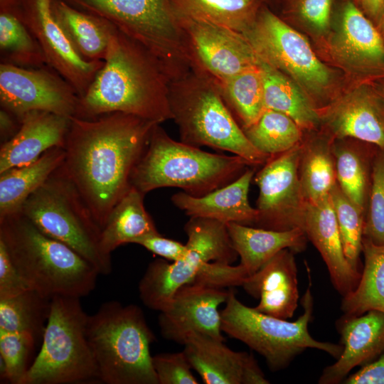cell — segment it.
<instances>
[{
    "label": "cell",
    "instance_id": "obj_1",
    "mask_svg": "<svg viewBox=\"0 0 384 384\" xmlns=\"http://www.w3.org/2000/svg\"><path fill=\"white\" fill-rule=\"evenodd\" d=\"M156 124L123 112L92 119L70 117L60 168L101 230L131 188L132 171Z\"/></svg>",
    "mask_w": 384,
    "mask_h": 384
},
{
    "label": "cell",
    "instance_id": "obj_2",
    "mask_svg": "<svg viewBox=\"0 0 384 384\" xmlns=\"http://www.w3.org/2000/svg\"><path fill=\"white\" fill-rule=\"evenodd\" d=\"M169 82L156 58L117 28L103 65L79 98L74 117L92 119L123 112L161 124L173 118Z\"/></svg>",
    "mask_w": 384,
    "mask_h": 384
},
{
    "label": "cell",
    "instance_id": "obj_3",
    "mask_svg": "<svg viewBox=\"0 0 384 384\" xmlns=\"http://www.w3.org/2000/svg\"><path fill=\"white\" fill-rule=\"evenodd\" d=\"M0 240L28 286L43 295L80 298L95 289L97 270L21 212L0 218Z\"/></svg>",
    "mask_w": 384,
    "mask_h": 384
},
{
    "label": "cell",
    "instance_id": "obj_4",
    "mask_svg": "<svg viewBox=\"0 0 384 384\" xmlns=\"http://www.w3.org/2000/svg\"><path fill=\"white\" fill-rule=\"evenodd\" d=\"M250 164L242 157L209 153L170 137L156 124L135 166L131 185L143 194L164 187L201 197L236 180Z\"/></svg>",
    "mask_w": 384,
    "mask_h": 384
},
{
    "label": "cell",
    "instance_id": "obj_5",
    "mask_svg": "<svg viewBox=\"0 0 384 384\" xmlns=\"http://www.w3.org/2000/svg\"><path fill=\"white\" fill-rule=\"evenodd\" d=\"M172 119L181 142L231 152L250 166L263 165L270 156L249 141L225 103L216 80L198 67L169 82Z\"/></svg>",
    "mask_w": 384,
    "mask_h": 384
},
{
    "label": "cell",
    "instance_id": "obj_6",
    "mask_svg": "<svg viewBox=\"0 0 384 384\" xmlns=\"http://www.w3.org/2000/svg\"><path fill=\"white\" fill-rule=\"evenodd\" d=\"M86 334L100 381L159 384L149 350L155 336L140 307L105 302L88 316Z\"/></svg>",
    "mask_w": 384,
    "mask_h": 384
},
{
    "label": "cell",
    "instance_id": "obj_7",
    "mask_svg": "<svg viewBox=\"0 0 384 384\" xmlns=\"http://www.w3.org/2000/svg\"><path fill=\"white\" fill-rule=\"evenodd\" d=\"M101 16L158 60L170 81L187 73L194 61L171 0H63Z\"/></svg>",
    "mask_w": 384,
    "mask_h": 384
},
{
    "label": "cell",
    "instance_id": "obj_8",
    "mask_svg": "<svg viewBox=\"0 0 384 384\" xmlns=\"http://www.w3.org/2000/svg\"><path fill=\"white\" fill-rule=\"evenodd\" d=\"M310 273L307 268L309 285L302 299L304 312L296 321H289L249 307L230 289L225 306L220 311L223 332L262 355L271 370L286 368L306 348L321 350L338 358L341 345L317 341L309 332L314 310Z\"/></svg>",
    "mask_w": 384,
    "mask_h": 384
},
{
    "label": "cell",
    "instance_id": "obj_9",
    "mask_svg": "<svg viewBox=\"0 0 384 384\" xmlns=\"http://www.w3.org/2000/svg\"><path fill=\"white\" fill-rule=\"evenodd\" d=\"M41 231L68 245L100 274L112 272L100 246L101 228L60 166L24 202L21 211Z\"/></svg>",
    "mask_w": 384,
    "mask_h": 384
},
{
    "label": "cell",
    "instance_id": "obj_10",
    "mask_svg": "<svg viewBox=\"0 0 384 384\" xmlns=\"http://www.w3.org/2000/svg\"><path fill=\"white\" fill-rule=\"evenodd\" d=\"M88 316L80 298H51L41 350L21 384H68L99 380L87 338Z\"/></svg>",
    "mask_w": 384,
    "mask_h": 384
},
{
    "label": "cell",
    "instance_id": "obj_11",
    "mask_svg": "<svg viewBox=\"0 0 384 384\" xmlns=\"http://www.w3.org/2000/svg\"><path fill=\"white\" fill-rule=\"evenodd\" d=\"M184 230L188 236L186 255L172 263L152 261L139 283V297L149 309H164L181 287L194 282L206 263L232 264L238 257L223 223L191 217Z\"/></svg>",
    "mask_w": 384,
    "mask_h": 384
},
{
    "label": "cell",
    "instance_id": "obj_12",
    "mask_svg": "<svg viewBox=\"0 0 384 384\" xmlns=\"http://www.w3.org/2000/svg\"><path fill=\"white\" fill-rule=\"evenodd\" d=\"M257 57L279 70L309 96H326L332 72L315 55L307 40L265 5L243 34Z\"/></svg>",
    "mask_w": 384,
    "mask_h": 384
},
{
    "label": "cell",
    "instance_id": "obj_13",
    "mask_svg": "<svg viewBox=\"0 0 384 384\" xmlns=\"http://www.w3.org/2000/svg\"><path fill=\"white\" fill-rule=\"evenodd\" d=\"M302 142L271 156L253 177L259 188L255 223L259 228L279 231L303 229L306 201L299 173Z\"/></svg>",
    "mask_w": 384,
    "mask_h": 384
},
{
    "label": "cell",
    "instance_id": "obj_14",
    "mask_svg": "<svg viewBox=\"0 0 384 384\" xmlns=\"http://www.w3.org/2000/svg\"><path fill=\"white\" fill-rule=\"evenodd\" d=\"M79 95L74 87L47 65L24 68L0 64L1 108L20 122L31 111L75 116Z\"/></svg>",
    "mask_w": 384,
    "mask_h": 384
},
{
    "label": "cell",
    "instance_id": "obj_15",
    "mask_svg": "<svg viewBox=\"0 0 384 384\" xmlns=\"http://www.w3.org/2000/svg\"><path fill=\"white\" fill-rule=\"evenodd\" d=\"M52 0H20L21 16L38 41L46 65L67 80L82 96L104 60H89L75 49L55 18Z\"/></svg>",
    "mask_w": 384,
    "mask_h": 384
},
{
    "label": "cell",
    "instance_id": "obj_16",
    "mask_svg": "<svg viewBox=\"0 0 384 384\" xmlns=\"http://www.w3.org/2000/svg\"><path fill=\"white\" fill-rule=\"evenodd\" d=\"M198 67L215 80L258 66L259 58L245 37L203 20L176 16Z\"/></svg>",
    "mask_w": 384,
    "mask_h": 384
},
{
    "label": "cell",
    "instance_id": "obj_17",
    "mask_svg": "<svg viewBox=\"0 0 384 384\" xmlns=\"http://www.w3.org/2000/svg\"><path fill=\"white\" fill-rule=\"evenodd\" d=\"M229 291L200 283L181 287L169 305L160 311L159 325L166 339L183 344L192 333L224 342L218 306L225 303Z\"/></svg>",
    "mask_w": 384,
    "mask_h": 384
},
{
    "label": "cell",
    "instance_id": "obj_18",
    "mask_svg": "<svg viewBox=\"0 0 384 384\" xmlns=\"http://www.w3.org/2000/svg\"><path fill=\"white\" fill-rule=\"evenodd\" d=\"M334 140L353 139L384 150V111L371 84H364L319 112Z\"/></svg>",
    "mask_w": 384,
    "mask_h": 384
},
{
    "label": "cell",
    "instance_id": "obj_19",
    "mask_svg": "<svg viewBox=\"0 0 384 384\" xmlns=\"http://www.w3.org/2000/svg\"><path fill=\"white\" fill-rule=\"evenodd\" d=\"M183 352L206 384H267L252 355L198 333L184 340Z\"/></svg>",
    "mask_w": 384,
    "mask_h": 384
},
{
    "label": "cell",
    "instance_id": "obj_20",
    "mask_svg": "<svg viewBox=\"0 0 384 384\" xmlns=\"http://www.w3.org/2000/svg\"><path fill=\"white\" fill-rule=\"evenodd\" d=\"M336 59L369 79L384 80V41L375 25L351 2L343 7L333 37Z\"/></svg>",
    "mask_w": 384,
    "mask_h": 384
},
{
    "label": "cell",
    "instance_id": "obj_21",
    "mask_svg": "<svg viewBox=\"0 0 384 384\" xmlns=\"http://www.w3.org/2000/svg\"><path fill=\"white\" fill-rule=\"evenodd\" d=\"M303 230L323 258L336 289L345 297L353 291L361 272L347 260L330 196L306 203Z\"/></svg>",
    "mask_w": 384,
    "mask_h": 384
},
{
    "label": "cell",
    "instance_id": "obj_22",
    "mask_svg": "<svg viewBox=\"0 0 384 384\" xmlns=\"http://www.w3.org/2000/svg\"><path fill=\"white\" fill-rule=\"evenodd\" d=\"M250 296L260 299L257 311L277 318H292L298 306L297 269L294 252L284 249L273 256L242 285Z\"/></svg>",
    "mask_w": 384,
    "mask_h": 384
},
{
    "label": "cell",
    "instance_id": "obj_23",
    "mask_svg": "<svg viewBox=\"0 0 384 384\" xmlns=\"http://www.w3.org/2000/svg\"><path fill=\"white\" fill-rule=\"evenodd\" d=\"M343 351L336 361L325 368L320 384L344 380L355 367L363 366L384 352V313L368 311L357 316H344L339 324Z\"/></svg>",
    "mask_w": 384,
    "mask_h": 384
},
{
    "label": "cell",
    "instance_id": "obj_24",
    "mask_svg": "<svg viewBox=\"0 0 384 384\" xmlns=\"http://www.w3.org/2000/svg\"><path fill=\"white\" fill-rule=\"evenodd\" d=\"M70 117L46 111H31L21 121L18 132L0 149V174L29 164L47 150L64 147Z\"/></svg>",
    "mask_w": 384,
    "mask_h": 384
},
{
    "label": "cell",
    "instance_id": "obj_25",
    "mask_svg": "<svg viewBox=\"0 0 384 384\" xmlns=\"http://www.w3.org/2000/svg\"><path fill=\"white\" fill-rule=\"evenodd\" d=\"M254 176V169L247 168L234 181L208 194L195 197L182 191L174 194L171 201L190 218H209L225 224H255L258 211L248 201Z\"/></svg>",
    "mask_w": 384,
    "mask_h": 384
},
{
    "label": "cell",
    "instance_id": "obj_26",
    "mask_svg": "<svg viewBox=\"0 0 384 384\" xmlns=\"http://www.w3.org/2000/svg\"><path fill=\"white\" fill-rule=\"evenodd\" d=\"M226 225L233 246L240 258L239 265L248 276L284 249L303 250L308 239L300 228L279 231L235 223Z\"/></svg>",
    "mask_w": 384,
    "mask_h": 384
},
{
    "label": "cell",
    "instance_id": "obj_27",
    "mask_svg": "<svg viewBox=\"0 0 384 384\" xmlns=\"http://www.w3.org/2000/svg\"><path fill=\"white\" fill-rule=\"evenodd\" d=\"M53 14L79 53L89 60H104L117 28L108 20L75 8L63 0H52Z\"/></svg>",
    "mask_w": 384,
    "mask_h": 384
},
{
    "label": "cell",
    "instance_id": "obj_28",
    "mask_svg": "<svg viewBox=\"0 0 384 384\" xmlns=\"http://www.w3.org/2000/svg\"><path fill=\"white\" fill-rule=\"evenodd\" d=\"M258 65L266 110L287 115L302 130L316 129L321 123V115L309 95L293 80L260 58Z\"/></svg>",
    "mask_w": 384,
    "mask_h": 384
},
{
    "label": "cell",
    "instance_id": "obj_29",
    "mask_svg": "<svg viewBox=\"0 0 384 384\" xmlns=\"http://www.w3.org/2000/svg\"><path fill=\"white\" fill-rule=\"evenodd\" d=\"M65 149L47 150L29 164L0 174V218L20 212L26 200L63 164Z\"/></svg>",
    "mask_w": 384,
    "mask_h": 384
},
{
    "label": "cell",
    "instance_id": "obj_30",
    "mask_svg": "<svg viewBox=\"0 0 384 384\" xmlns=\"http://www.w3.org/2000/svg\"><path fill=\"white\" fill-rule=\"evenodd\" d=\"M144 194L131 186L116 204L101 230L100 246L103 252H111L120 245L136 244L140 239L159 233L144 206Z\"/></svg>",
    "mask_w": 384,
    "mask_h": 384
},
{
    "label": "cell",
    "instance_id": "obj_31",
    "mask_svg": "<svg viewBox=\"0 0 384 384\" xmlns=\"http://www.w3.org/2000/svg\"><path fill=\"white\" fill-rule=\"evenodd\" d=\"M1 63L24 68L46 65L42 50L21 16L20 0H0Z\"/></svg>",
    "mask_w": 384,
    "mask_h": 384
},
{
    "label": "cell",
    "instance_id": "obj_32",
    "mask_svg": "<svg viewBox=\"0 0 384 384\" xmlns=\"http://www.w3.org/2000/svg\"><path fill=\"white\" fill-rule=\"evenodd\" d=\"M334 142L329 134L302 139L299 173L306 203L329 195L336 183Z\"/></svg>",
    "mask_w": 384,
    "mask_h": 384
},
{
    "label": "cell",
    "instance_id": "obj_33",
    "mask_svg": "<svg viewBox=\"0 0 384 384\" xmlns=\"http://www.w3.org/2000/svg\"><path fill=\"white\" fill-rule=\"evenodd\" d=\"M176 16L208 21L241 34L254 24L264 0H171Z\"/></svg>",
    "mask_w": 384,
    "mask_h": 384
},
{
    "label": "cell",
    "instance_id": "obj_34",
    "mask_svg": "<svg viewBox=\"0 0 384 384\" xmlns=\"http://www.w3.org/2000/svg\"><path fill=\"white\" fill-rule=\"evenodd\" d=\"M364 267L356 289L343 297L344 316H357L370 311L384 313V245L363 238Z\"/></svg>",
    "mask_w": 384,
    "mask_h": 384
},
{
    "label": "cell",
    "instance_id": "obj_35",
    "mask_svg": "<svg viewBox=\"0 0 384 384\" xmlns=\"http://www.w3.org/2000/svg\"><path fill=\"white\" fill-rule=\"evenodd\" d=\"M375 152L371 155L370 151L351 142H334L336 182L343 193L364 213L370 184L373 159L370 158Z\"/></svg>",
    "mask_w": 384,
    "mask_h": 384
},
{
    "label": "cell",
    "instance_id": "obj_36",
    "mask_svg": "<svg viewBox=\"0 0 384 384\" xmlns=\"http://www.w3.org/2000/svg\"><path fill=\"white\" fill-rule=\"evenodd\" d=\"M216 82L225 103L242 129L255 123L266 110L259 65Z\"/></svg>",
    "mask_w": 384,
    "mask_h": 384
},
{
    "label": "cell",
    "instance_id": "obj_37",
    "mask_svg": "<svg viewBox=\"0 0 384 384\" xmlns=\"http://www.w3.org/2000/svg\"><path fill=\"white\" fill-rule=\"evenodd\" d=\"M50 301L33 289L0 299V330L29 333L38 339L43 336Z\"/></svg>",
    "mask_w": 384,
    "mask_h": 384
},
{
    "label": "cell",
    "instance_id": "obj_38",
    "mask_svg": "<svg viewBox=\"0 0 384 384\" xmlns=\"http://www.w3.org/2000/svg\"><path fill=\"white\" fill-rule=\"evenodd\" d=\"M242 130L259 151L270 156L291 149L303 139V130L292 118L268 109Z\"/></svg>",
    "mask_w": 384,
    "mask_h": 384
},
{
    "label": "cell",
    "instance_id": "obj_39",
    "mask_svg": "<svg viewBox=\"0 0 384 384\" xmlns=\"http://www.w3.org/2000/svg\"><path fill=\"white\" fill-rule=\"evenodd\" d=\"M329 196L345 256L353 268L360 272L365 213L343 193L337 182Z\"/></svg>",
    "mask_w": 384,
    "mask_h": 384
},
{
    "label": "cell",
    "instance_id": "obj_40",
    "mask_svg": "<svg viewBox=\"0 0 384 384\" xmlns=\"http://www.w3.org/2000/svg\"><path fill=\"white\" fill-rule=\"evenodd\" d=\"M37 338L26 332L0 330L1 376L12 384H21L28 371L30 356Z\"/></svg>",
    "mask_w": 384,
    "mask_h": 384
},
{
    "label": "cell",
    "instance_id": "obj_41",
    "mask_svg": "<svg viewBox=\"0 0 384 384\" xmlns=\"http://www.w3.org/2000/svg\"><path fill=\"white\" fill-rule=\"evenodd\" d=\"M368 197L363 238L384 245V150L379 149L372 162Z\"/></svg>",
    "mask_w": 384,
    "mask_h": 384
},
{
    "label": "cell",
    "instance_id": "obj_42",
    "mask_svg": "<svg viewBox=\"0 0 384 384\" xmlns=\"http://www.w3.org/2000/svg\"><path fill=\"white\" fill-rule=\"evenodd\" d=\"M159 384H198L192 367L183 351L152 356Z\"/></svg>",
    "mask_w": 384,
    "mask_h": 384
},
{
    "label": "cell",
    "instance_id": "obj_43",
    "mask_svg": "<svg viewBox=\"0 0 384 384\" xmlns=\"http://www.w3.org/2000/svg\"><path fill=\"white\" fill-rule=\"evenodd\" d=\"M31 289L14 264L9 252L0 240V299H7Z\"/></svg>",
    "mask_w": 384,
    "mask_h": 384
},
{
    "label": "cell",
    "instance_id": "obj_44",
    "mask_svg": "<svg viewBox=\"0 0 384 384\" xmlns=\"http://www.w3.org/2000/svg\"><path fill=\"white\" fill-rule=\"evenodd\" d=\"M333 0H295L301 18L313 30L323 33L330 24Z\"/></svg>",
    "mask_w": 384,
    "mask_h": 384
},
{
    "label": "cell",
    "instance_id": "obj_45",
    "mask_svg": "<svg viewBox=\"0 0 384 384\" xmlns=\"http://www.w3.org/2000/svg\"><path fill=\"white\" fill-rule=\"evenodd\" d=\"M149 251L164 258L175 262L181 259L187 252L186 244L166 238L159 233L144 237L137 242Z\"/></svg>",
    "mask_w": 384,
    "mask_h": 384
},
{
    "label": "cell",
    "instance_id": "obj_46",
    "mask_svg": "<svg viewBox=\"0 0 384 384\" xmlns=\"http://www.w3.org/2000/svg\"><path fill=\"white\" fill-rule=\"evenodd\" d=\"M346 384H384V352L344 379Z\"/></svg>",
    "mask_w": 384,
    "mask_h": 384
},
{
    "label": "cell",
    "instance_id": "obj_47",
    "mask_svg": "<svg viewBox=\"0 0 384 384\" xmlns=\"http://www.w3.org/2000/svg\"><path fill=\"white\" fill-rule=\"evenodd\" d=\"M20 120L6 110L0 111V135L1 144L11 139L19 130Z\"/></svg>",
    "mask_w": 384,
    "mask_h": 384
},
{
    "label": "cell",
    "instance_id": "obj_48",
    "mask_svg": "<svg viewBox=\"0 0 384 384\" xmlns=\"http://www.w3.org/2000/svg\"><path fill=\"white\" fill-rule=\"evenodd\" d=\"M365 15L375 25L384 13V0H359Z\"/></svg>",
    "mask_w": 384,
    "mask_h": 384
},
{
    "label": "cell",
    "instance_id": "obj_49",
    "mask_svg": "<svg viewBox=\"0 0 384 384\" xmlns=\"http://www.w3.org/2000/svg\"><path fill=\"white\" fill-rule=\"evenodd\" d=\"M372 86L384 111V80L375 82Z\"/></svg>",
    "mask_w": 384,
    "mask_h": 384
},
{
    "label": "cell",
    "instance_id": "obj_50",
    "mask_svg": "<svg viewBox=\"0 0 384 384\" xmlns=\"http://www.w3.org/2000/svg\"><path fill=\"white\" fill-rule=\"evenodd\" d=\"M376 27L379 31V33H380L383 39V41H384V13L382 16V17L380 18L378 23L376 25Z\"/></svg>",
    "mask_w": 384,
    "mask_h": 384
},
{
    "label": "cell",
    "instance_id": "obj_51",
    "mask_svg": "<svg viewBox=\"0 0 384 384\" xmlns=\"http://www.w3.org/2000/svg\"><path fill=\"white\" fill-rule=\"evenodd\" d=\"M359 3V0H356Z\"/></svg>",
    "mask_w": 384,
    "mask_h": 384
},
{
    "label": "cell",
    "instance_id": "obj_52",
    "mask_svg": "<svg viewBox=\"0 0 384 384\" xmlns=\"http://www.w3.org/2000/svg\"><path fill=\"white\" fill-rule=\"evenodd\" d=\"M266 0H264V1L265 2Z\"/></svg>",
    "mask_w": 384,
    "mask_h": 384
}]
</instances>
